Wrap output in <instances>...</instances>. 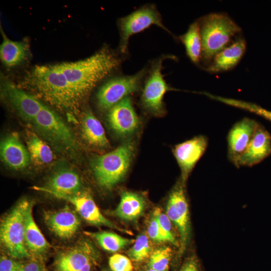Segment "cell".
<instances>
[{
  "label": "cell",
  "mask_w": 271,
  "mask_h": 271,
  "mask_svg": "<svg viewBox=\"0 0 271 271\" xmlns=\"http://www.w3.org/2000/svg\"><path fill=\"white\" fill-rule=\"evenodd\" d=\"M51 105L62 111H73L80 99L57 64L35 66L22 82Z\"/></svg>",
  "instance_id": "cell-1"
},
{
  "label": "cell",
  "mask_w": 271,
  "mask_h": 271,
  "mask_svg": "<svg viewBox=\"0 0 271 271\" xmlns=\"http://www.w3.org/2000/svg\"><path fill=\"white\" fill-rule=\"evenodd\" d=\"M119 58L107 47L91 56L73 62L57 64L72 88L81 99L96 84L117 68Z\"/></svg>",
  "instance_id": "cell-2"
},
{
  "label": "cell",
  "mask_w": 271,
  "mask_h": 271,
  "mask_svg": "<svg viewBox=\"0 0 271 271\" xmlns=\"http://www.w3.org/2000/svg\"><path fill=\"white\" fill-rule=\"evenodd\" d=\"M199 22L202 42L201 59L205 63H210L241 31L240 28L225 14H210Z\"/></svg>",
  "instance_id": "cell-3"
},
{
  "label": "cell",
  "mask_w": 271,
  "mask_h": 271,
  "mask_svg": "<svg viewBox=\"0 0 271 271\" xmlns=\"http://www.w3.org/2000/svg\"><path fill=\"white\" fill-rule=\"evenodd\" d=\"M130 143L122 144L113 151L94 158L92 168L98 184L110 189L125 175L133 155Z\"/></svg>",
  "instance_id": "cell-4"
},
{
  "label": "cell",
  "mask_w": 271,
  "mask_h": 271,
  "mask_svg": "<svg viewBox=\"0 0 271 271\" xmlns=\"http://www.w3.org/2000/svg\"><path fill=\"white\" fill-rule=\"evenodd\" d=\"M30 202L27 198L20 200L1 223V243L8 253L16 258L30 256L25 240V213Z\"/></svg>",
  "instance_id": "cell-5"
},
{
  "label": "cell",
  "mask_w": 271,
  "mask_h": 271,
  "mask_svg": "<svg viewBox=\"0 0 271 271\" xmlns=\"http://www.w3.org/2000/svg\"><path fill=\"white\" fill-rule=\"evenodd\" d=\"M167 58L175 57L163 55L152 62L150 67L147 70L141 95L143 107L155 115H161L165 112L164 95L167 91L172 89L167 83L162 73L163 63Z\"/></svg>",
  "instance_id": "cell-6"
},
{
  "label": "cell",
  "mask_w": 271,
  "mask_h": 271,
  "mask_svg": "<svg viewBox=\"0 0 271 271\" xmlns=\"http://www.w3.org/2000/svg\"><path fill=\"white\" fill-rule=\"evenodd\" d=\"M32 122L42 136L58 148L73 151L76 148L74 136L55 112L44 105Z\"/></svg>",
  "instance_id": "cell-7"
},
{
  "label": "cell",
  "mask_w": 271,
  "mask_h": 271,
  "mask_svg": "<svg viewBox=\"0 0 271 271\" xmlns=\"http://www.w3.org/2000/svg\"><path fill=\"white\" fill-rule=\"evenodd\" d=\"M152 25H156L171 34L163 23L161 14L154 4H147L130 14L120 18L118 26L120 36L119 50L125 53L131 36L140 33Z\"/></svg>",
  "instance_id": "cell-8"
},
{
  "label": "cell",
  "mask_w": 271,
  "mask_h": 271,
  "mask_svg": "<svg viewBox=\"0 0 271 271\" xmlns=\"http://www.w3.org/2000/svg\"><path fill=\"white\" fill-rule=\"evenodd\" d=\"M147 70L144 68L133 75L116 77L104 83L96 95L98 107L102 110H109L129 94L137 91Z\"/></svg>",
  "instance_id": "cell-9"
},
{
  "label": "cell",
  "mask_w": 271,
  "mask_h": 271,
  "mask_svg": "<svg viewBox=\"0 0 271 271\" xmlns=\"http://www.w3.org/2000/svg\"><path fill=\"white\" fill-rule=\"evenodd\" d=\"M100 259L95 246L84 239L60 253L55 258L54 266L56 271H91L98 265Z\"/></svg>",
  "instance_id": "cell-10"
},
{
  "label": "cell",
  "mask_w": 271,
  "mask_h": 271,
  "mask_svg": "<svg viewBox=\"0 0 271 271\" xmlns=\"http://www.w3.org/2000/svg\"><path fill=\"white\" fill-rule=\"evenodd\" d=\"M184 185L181 181L173 189L169 195L166 208V214L179 235V257L185 251L191 234L188 204Z\"/></svg>",
  "instance_id": "cell-11"
},
{
  "label": "cell",
  "mask_w": 271,
  "mask_h": 271,
  "mask_svg": "<svg viewBox=\"0 0 271 271\" xmlns=\"http://www.w3.org/2000/svg\"><path fill=\"white\" fill-rule=\"evenodd\" d=\"M50 195L66 200L75 207L79 215L87 222L97 226H105L118 231L127 233V230L120 228L105 218L101 213L91 196L87 192L62 195L52 193Z\"/></svg>",
  "instance_id": "cell-12"
},
{
  "label": "cell",
  "mask_w": 271,
  "mask_h": 271,
  "mask_svg": "<svg viewBox=\"0 0 271 271\" xmlns=\"http://www.w3.org/2000/svg\"><path fill=\"white\" fill-rule=\"evenodd\" d=\"M2 79V91L6 99L23 119L32 122L44 105L6 78Z\"/></svg>",
  "instance_id": "cell-13"
},
{
  "label": "cell",
  "mask_w": 271,
  "mask_h": 271,
  "mask_svg": "<svg viewBox=\"0 0 271 271\" xmlns=\"http://www.w3.org/2000/svg\"><path fill=\"white\" fill-rule=\"evenodd\" d=\"M208 138L199 135L179 144L173 149V154L181 171V181L184 184L190 173L205 153Z\"/></svg>",
  "instance_id": "cell-14"
},
{
  "label": "cell",
  "mask_w": 271,
  "mask_h": 271,
  "mask_svg": "<svg viewBox=\"0 0 271 271\" xmlns=\"http://www.w3.org/2000/svg\"><path fill=\"white\" fill-rule=\"evenodd\" d=\"M255 120L245 117L235 123L227 138V156L233 164L246 149L258 125Z\"/></svg>",
  "instance_id": "cell-15"
},
{
  "label": "cell",
  "mask_w": 271,
  "mask_h": 271,
  "mask_svg": "<svg viewBox=\"0 0 271 271\" xmlns=\"http://www.w3.org/2000/svg\"><path fill=\"white\" fill-rule=\"evenodd\" d=\"M107 118L111 128L122 136L133 132L139 123V118L128 96L108 110Z\"/></svg>",
  "instance_id": "cell-16"
},
{
  "label": "cell",
  "mask_w": 271,
  "mask_h": 271,
  "mask_svg": "<svg viewBox=\"0 0 271 271\" xmlns=\"http://www.w3.org/2000/svg\"><path fill=\"white\" fill-rule=\"evenodd\" d=\"M270 154V134L259 123L248 147L234 165L237 167H251L260 163Z\"/></svg>",
  "instance_id": "cell-17"
},
{
  "label": "cell",
  "mask_w": 271,
  "mask_h": 271,
  "mask_svg": "<svg viewBox=\"0 0 271 271\" xmlns=\"http://www.w3.org/2000/svg\"><path fill=\"white\" fill-rule=\"evenodd\" d=\"M44 217L50 230L63 239L72 237L80 225L77 214L68 206L57 211L46 212Z\"/></svg>",
  "instance_id": "cell-18"
},
{
  "label": "cell",
  "mask_w": 271,
  "mask_h": 271,
  "mask_svg": "<svg viewBox=\"0 0 271 271\" xmlns=\"http://www.w3.org/2000/svg\"><path fill=\"white\" fill-rule=\"evenodd\" d=\"M1 157L10 168L17 170L27 168L31 161L30 154L15 132L5 137L1 141Z\"/></svg>",
  "instance_id": "cell-19"
},
{
  "label": "cell",
  "mask_w": 271,
  "mask_h": 271,
  "mask_svg": "<svg viewBox=\"0 0 271 271\" xmlns=\"http://www.w3.org/2000/svg\"><path fill=\"white\" fill-rule=\"evenodd\" d=\"M81 185V180L76 172L64 169L54 173L48 180L46 186H34L32 188L49 194L71 195L80 191Z\"/></svg>",
  "instance_id": "cell-20"
},
{
  "label": "cell",
  "mask_w": 271,
  "mask_h": 271,
  "mask_svg": "<svg viewBox=\"0 0 271 271\" xmlns=\"http://www.w3.org/2000/svg\"><path fill=\"white\" fill-rule=\"evenodd\" d=\"M33 202L31 201L25 213V240L29 252L37 257H42L50 247L33 216Z\"/></svg>",
  "instance_id": "cell-21"
},
{
  "label": "cell",
  "mask_w": 271,
  "mask_h": 271,
  "mask_svg": "<svg viewBox=\"0 0 271 271\" xmlns=\"http://www.w3.org/2000/svg\"><path fill=\"white\" fill-rule=\"evenodd\" d=\"M246 50V42L240 38L218 53L206 70L211 73L227 71L239 62Z\"/></svg>",
  "instance_id": "cell-22"
},
{
  "label": "cell",
  "mask_w": 271,
  "mask_h": 271,
  "mask_svg": "<svg viewBox=\"0 0 271 271\" xmlns=\"http://www.w3.org/2000/svg\"><path fill=\"white\" fill-rule=\"evenodd\" d=\"M3 37L0 46V58L2 62L8 67L16 66L28 57L30 45L26 40L14 41L10 40L1 27Z\"/></svg>",
  "instance_id": "cell-23"
},
{
  "label": "cell",
  "mask_w": 271,
  "mask_h": 271,
  "mask_svg": "<svg viewBox=\"0 0 271 271\" xmlns=\"http://www.w3.org/2000/svg\"><path fill=\"white\" fill-rule=\"evenodd\" d=\"M81 131L82 137L89 145L101 148L108 146L104 128L90 109L86 110L83 113Z\"/></svg>",
  "instance_id": "cell-24"
},
{
  "label": "cell",
  "mask_w": 271,
  "mask_h": 271,
  "mask_svg": "<svg viewBox=\"0 0 271 271\" xmlns=\"http://www.w3.org/2000/svg\"><path fill=\"white\" fill-rule=\"evenodd\" d=\"M146 203L139 194L125 191L122 192L120 202L113 211L117 217L125 221H134L144 213Z\"/></svg>",
  "instance_id": "cell-25"
},
{
  "label": "cell",
  "mask_w": 271,
  "mask_h": 271,
  "mask_svg": "<svg viewBox=\"0 0 271 271\" xmlns=\"http://www.w3.org/2000/svg\"><path fill=\"white\" fill-rule=\"evenodd\" d=\"M184 45L186 54L195 63L198 64L202 58V42L199 22H195L189 26L187 31L179 37Z\"/></svg>",
  "instance_id": "cell-26"
},
{
  "label": "cell",
  "mask_w": 271,
  "mask_h": 271,
  "mask_svg": "<svg viewBox=\"0 0 271 271\" xmlns=\"http://www.w3.org/2000/svg\"><path fill=\"white\" fill-rule=\"evenodd\" d=\"M84 233L96 240L103 249L110 252L119 251L133 243L135 241V239L123 237L116 233L107 231H85Z\"/></svg>",
  "instance_id": "cell-27"
},
{
  "label": "cell",
  "mask_w": 271,
  "mask_h": 271,
  "mask_svg": "<svg viewBox=\"0 0 271 271\" xmlns=\"http://www.w3.org/2000/svg\"><path fill=\"white\" fill-rule=\"evenodd\" d=\"M26 143L31 161L42 165L52 162L53 155L49 146L35 133H27Z\"/></svg>",
  "instance_id": "cell-28"
},
{
  "label": "cell",
  "mask_w": 271,
  "mask_h": 271,
  "mask_svg": "<svg viewBox=\"0 0 271 271\" xmlns=\"http://www.w3.org/2000/svg\"><path fill=\"white\" fill-rule=\"evenodd\" d=\"M152 251L150 238L142 233L138 236L127 254L132 260L141 262L148 258Z\"/></svg>",
  "instance_id": "cell-29"
},
{
  "label": "cell",
  "mask_w": 271,
  "mask_h": 271,
  "mask_svg": "<svg viewBox=\"0 0 271 271\" xmlns=\"http://www.w3.org/2000/svg\"><path fill=\"white\" fill-rule=\"evenodd\" d=\"M172 254V250L168 246L161 247L153 250L148 258L147 268L158 271H168Z\"/></svg>",
  "instance_id": "cell-30"
},
{
  "label": "cell",
  "mask_w": 271,
  "mask_h": 271,
  "mask_svg": "<svg viewBox=\"0 0 271 271\" xmlns=\"http://www.w3.org/2000/svg\"><path fill=\"white\" fill-rule=\"evenodd\" d=\"M153 214L157 220L166 242H170L179 247V242L174 235L172 222L166 213H163L161 210L158 208L155 209Z\"/></svg>",
  "instance_id": "cell-31"
},
{
  "label": "cell",
  "mask_w": 271,
  "mask_h": 271,
  "mask_svg": "<svg viewBox=\"0 0 271 271\" xmlns=\"http://www.w3.org/2000/svg\"><path fill=\"white\" fill-rule=\"evenodd\" d=\"M226 104L256 114L271 122V111L256 104L233 98L227 99Z\"/></svg>",
  "instance_id": "cell-32"
},
{
  "label": "cell",
  "mask_w": 271,
  "mask_h": 271,
  "mask_svg": "<svg viewBox=\"0 0 271 271\" xmlns=\"http://www.w3.org/2000/svg\"><path fill=\"white\" fill-rule=\"evenodd\" d=\"M108 263L112 271H133V269L130 258L119 253L110 256Z\"/></svg>",
  "instance_id": "cell-33"
},
{
  "label": "cell",
  "mask_w": 271,
  "mask_h": 271,
  "mask_svg": "<svg viewBox=\"0 0 271 271\" xmlns=\"http://www.w3.org/2000/svg\"><path fill=\"white\" fill-rule=\"evenodd\" d=\"M147 233L149 237L155 242H166L157 220L153 214L149 222Z\"/></svg>",
  "instance_id": "cell-34"
},
{
  "label": "cell",
  "mask_w": 271,
  "mask_h": 271,
  "mask_svg": "<svg viewBox=\"0 0 271 271\" xmlns=\"http://www.w3.org/2000/svg\"><path fill=\"white\" fill-rule=\"evenodd\" d=\"M22 263L7 257L2 256L0 260V271H18Z\"/></svg>",
  "instance_id": "cell-35"
},
{
  "label": "cell",
  "mask_w": 271,
  "mask_h": 271,
  "mask_svg": "<svg viewBox=\"0 0 271 271\" xmlns=\"http://www.w3.org/2000/svg\"><path fill=\"white\" fill-rule=\"evenodd\" d=\"M178 271H200L198 260L194 256L188 257Z\"/></svg>",
  "instance_id": "cell-36"
},
{
  "label": "cell",
  "mask_w": 271,
  "mask_h": 271,
  "mask_svg": "<svg viewBox=\"0 0 271 271\" xmlns=\"http://www.w3.org/2000/svg\"><path fill=\"white\" fill-rule=\"evenodd\" d=\"M18 271H46L41 263L37 261H31L22 263Z\"/></svg>",
  "instance_id": "cell-37"
},
{
  "label": "cell",
  "mask_w": 271,
  "mask_h": 271,
  "mask_svg": "<svg viewBox=\"0 0 271 271\" xmlns=\"http://www.w3.org/2000/svg\"><path fill=\"white\" fill-rule=\"evenodd\" d=\"M144 271H158V270H155V269L147 268L146 269L144 270Z\"/></svg>",
  "instance_id": "cell-38"
},
{
  "label": "cell",
  "mask_w": 271,
  "mask_h": 271,
  "mask_svg": "<svg viewBox=\"0 0 271 271\" xmlns=\"http://www.w3.org/2000/svg\"><path fill=\"white\" fill-rule=\"evenodd\" d=\"M103 271H107V270H103Z\"/></svg>",
  "instance_id": "cell-39"
}]
</instances>
